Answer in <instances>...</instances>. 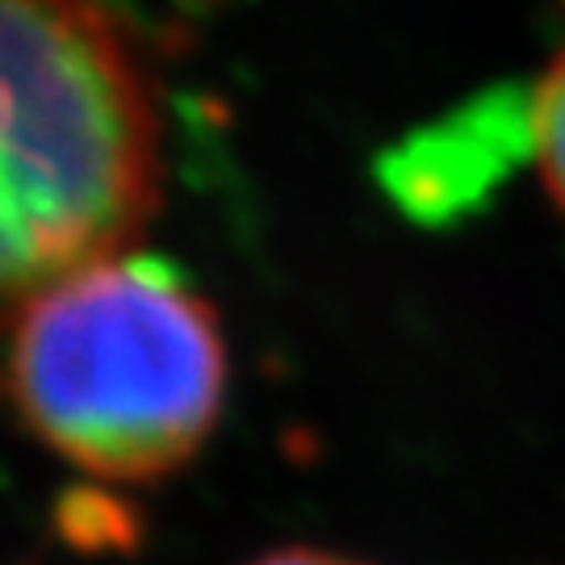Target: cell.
Listing matches in <instances>:
<instances>
[{
	"mask_svg": "<svg viewBox=\"0 0 565 565\" xmlns=\"http://www.w3.org/2000/svg\"><path fill=\"white\" fill-rule=\"evenodd\" d=\"M4 390L63 461L105 482H160L218 427L223 327L177 264L114 252L21 306Z\"/></svg>",
	"mask_w": 565,
	"mask_h": 565,
	"instance_id": "2",
	"label": "cell"
},
{
	"mask_svg": "<svg viewBox=\"0 0 565 565\" xmlns=\"http://www.w3.org/2000/svg\"><path fill=\"white\" fill-rule=\"evenodd\" d=\"M252 565H364L340 553H323V548H277V553H264L260 562Z\"/></svg>",
	"mask_w": 565,
	"mask_h": 565,
	"instance_id": "5",
	"label": "cell"
},
{
	"mask_svg": "<svg viewBox=\"0 0 565 565\" xmlns=\"http://www.w3.org/2000/svg\"><path fill=\"white\" fill-rule=\"evenodd\" d=\"M151 72L105 0H0V323L160 205Z\"/></svg>",
	"mask_w": 565,
	"mask_h": 565,
	"instance_id": "1",
	"label": "cell"
},
{
	"mask_svg": "<svg viewBox=\"0 0 565 565\" xmlns=\"http://www.w3.org/2000/svg\"><path fill=\"white\" fill-rule=\"evenodd\" d=\"M121 520H126V511H121V503H114V499H105V494H84V499H76V515H63V527L81 541V545H93L97 536L102 541H121Z\"/></svg>",
	"mask_w": 565,
	"mask_h": 565,
	"instance_id": "4",
	"label": "cell"
},
{
	"mask_svg": "<svg viewBox=\"0 0 565 565\" xmlns=\"http://www.w3.org/2000/svg\"><path fill=\"white\" fill-rule=\"evenodd\" d=\"M527 156L541 172V184L565 214V42L545 67V76L532 84L524 109Z\"/></svg>",
	"mask_w": 565,
	"mask_h": 565,
	"instance_id": "3",
	"label": "cell"
}]
</instances>
